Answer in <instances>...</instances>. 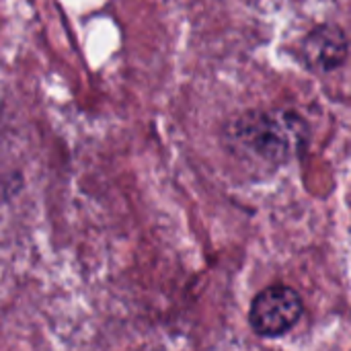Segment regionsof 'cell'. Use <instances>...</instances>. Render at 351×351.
<instances>
[{
    "label": "cell",
    "instance_id": "obj_1",
    "mask_svg": "<svg viewBox=\"0 0 351 351\" xmlns=\"http://www.w3.org/2000/svg\"><path fill=\"white\" fill-rule=\"evenodd\" d=\"M306 136V121L294 111H251L234 119L230 128L237 150L274 165L298 154Z\"/></svg>",
    "mask_w": 351,
    "mask_h": 351
},
{
    "label": "cell",
    "instance_id": "obj_2",
    "mask_svg": "<svg viewBox=\"0 0 351 351\" xmlns=\"http://www.w3.org/2000/svg\"><path fill=\"white\" fill-rule=\"evenodd\" d=\"M302 296L290 286H269L251 304L249 323L259 337H282L302 319Z\"/></svg>",
    "mask_w": 351,
    "mask_h": 351
},
{
    "label": "cell",
    "instance_id": "obj_3",
    "mask_svg": "<svg viewBox=\"0 0 351 351\" xmlns=\"http://www.w3.org/2000/svg\"><path fill=\"white\" fill-rule=\"evenodd\" d=\"M300 53L308 68L331 72L348 60V35L337 25H321L302 39Z\"/></svg>",
    "mask_w": 351,
    "mask_h": 351
}]
</instances>
